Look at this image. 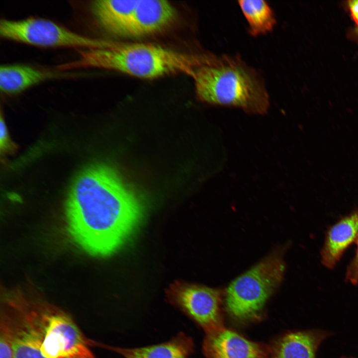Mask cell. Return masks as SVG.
<instances>
[{
  "label": "cell",
  "instance_id": "cell-1",
  "mask_svg": "<svg viewBox=\"0 0 358 358\" xmlns=\"http://www.w3.org/2000/svg\"><path fill=\"white\" fill-rule=\"evenodd\" d=\"M142 211L138 196L119 175L99 165L77 177L69 193L65 213L73 241L88 254L105 257L127 241Z\"/></svg>",
  "mask_w": 358,
  "mask_h": 358
},
{
  "label": "cell",
  "instance_id": "cell-2",
  "mask_svg": "<svg viewBox=\"0 0 358 358\" xmlns=\"http://www.w3.org/2000/svg\"><path fill=\"white\" fill-rule=\"evenodd\" d=\"M202 60V52H186L156 44L107 40L102 47L81 49L75 60L57 68L62 71L99 68L142 79L177 73L191 77Z\"/></svg>",
  "mask_w": 358,
  "mask_h": 358
},
{
  "label": "cell",
  "instance_id": "cell-3",
  "mask_svg": "<svg viewBox=\"0 0 358 358\" xmlns=\"http://www.w3.org/2000/svg\"><path fill=\"white\" fill-rule=\"evenodd\" d=\"M191 77L196 95L203 102L253 114L268 110L269 95L262 77L238 56L205 52Z\"/></svg>",
  "mask_w": 358,
  "mask_h": 358
},
{
  "label": "cell",
  "instance_id": "cell-4",
  "mask_svg": "<svg viewBox=\"0 0 358 358\" xmlns=\"http://www.w3.org/2000/svg\"><path fill=\"white\" fill-rule=\"evenodd\" d=\"M29 315L45 358H97L72 316L37 289L29 299Z\"/></svg>",
  "mask_w": 358,
  "mask_h": 358
},
{
  "label": "cell",
  "instance_id": "cell-5",
  "mask_svg": "<svg viewBox=\"0 0 358 358\" xmlns=\"http://www.w3.org/2000/svg\"><path fill=\"white\" fill-rule=\"evenodd\" d=\"M284 271L282 254L275 252L234 280L225 294V309L239 324L259 320L265 304L280 282Z\"/></svg>",
  "mask_w": 358,
  "mask_h": 358
},
{
  "label": "cell",
  "instance_id": "cell-6",
  "mask_svg": "<svg viewBox=\"0 0 358 358\" xmlns=\"http://www.w3.org/2000/svg\"><path fill=\"white\" fill-rule=\"evenodd\" d=\"M0 35L7 40L43 47L87 49L102 47L107 42L81 35L49 19L34 17L1 19Z\"/></svg>",
  "mask_w": 358,
  "mask_h": 358
},
{
  "label": "cell",
  "instance_id": "cell-7",
  "mask_svg": "<svg viewBox=\"0 0 358 358\" xmlns=\"http://www.w3.org/2000/svg\"><path fill=\"white\" fill-rule=\"evenodd\" d=\"M166 298L205 334L224 327L221 293L217 289L176 280L166 290Z\"/></svg>",
  "mask_w": 358,
  "mask_h": 358
},
{
  "label": "cell",
  "instance_id": "cell-8",
  "mask_svg": "<svg viewBox=\"0 0 358 358\" xmlns=\"http://www.w3.org/2000/svg\"><path fill=\"white\" fill-rule=\"evenodd\" d=\"M202 352L206 358H268L269 347L224 327L205 334Z\"/></svg>",
  "mask_w": 358,
  "mask_h": 358
},
{
  "label": "cell",
  "instance_id": "cell-9",
  "mask_svg": "<svg viewBox=\"0 0 358 358\" xmlns=\"http://www.w3.org/2000/svg\"><path fill=\"white\" fill-rule=\"evenodd\" d=\"M177 14L175 7L167 0H138L125 37H139L160 32L174 22Z\"/></svg>",
  "mask_w": 358,
  "mask_h": 358
},
{
  "label": "cell",
  "instance_id": "cell-10",
  "mask_svg": "<svg viewBox=\"0 0 358 358\" xmlns=\"http://www.w3.org/2000/svg\"><path fill=\"white\" fill-rule=\"evenodd\" d=\"M358 238V206L342 216L327 229L320 250L322 265L332 269Z\"/></svg>",
  "mask_w": 358,
  "mask_h": 358
},
{
  "label": "cell",
  "instance_id": "cell-11",
  "mask_svg": "<svg viewBox=\"0 0 358 358\" xmlns=\"http://www.w3.org/2000/svg\"><path fill=\"white\" fill-rule=\"evenodd\" d=\"M90 347L106 350L124 358H189L194 353L192 338L180 332L169 341L158 344L135 348L114 346L90 340Z\"/></svg>",
  "mask_w": 358,
  "mask_h": 358
},
{
  "label": "cell",
  "instance_id": "cell-12",
  "mask_svg": "<svg viewBox=\"0 0 358 358\" xmlns=\"http://www.w3.org/2000/svg\"><path fill=\"white\" fill-rule=\"evenodd\" d=\"M328 335L317 330L287 333L269 347L268 358H315L319 345Z\"/></svg>",
  "mask_w": 358,
  "mask_h": 358
},
{
  "label": "cell",
  "instance_id": "cell-13",
  "mask_svg": "<svg viewBox=\"0 0 358 358\" xmlns=\"http://www.w3.org/2000/svg\"><path fill=\"white\" fill-rule=\"evenodd\" d=\"M138 0H97L91 9L99 27L106 33L125 37Z\"/></svg>",
  "mask_w": 358,
  "mask_h": 358
},
{
  "label": "cell",
  "instance_id": "cell-14",
  "mask_svg": "<svg viewBox=\"0 0 358 358\" xmlns=\"http://www.w3.org/2000/svg\"><path fill=\"white\" fill-rule=\"evenodd\" d=\"M64 76V74L24 64H7L0 67V89L4 94L20 93L44 81Z\"/></svg>",
  "mask_w": 358,
  "mask_h": 358
},
{
  "label": "cell",
  "instance_id": "cell-15",
  "mask_svg": "<svg viewBox=\"0 0 358 358\" xmlns=\"http://www.w3.org/2000/svg\"><path fill=\"white\" fill-rule=\"evenodd\" d=\"M240 7L248 23V31L253 36L267 34L272 30L276 21L268 3L262 0H239Z\"/></svg>",
  "mask_w": 358,
  "mask_h": 358
},
{
  "label": "cell",
  "instance_id": "cell-16",
  "mask_svg": "<svg viewBox=\"0 0 358 358\" xmlns=\"http://www.w3.org/2000/svg\"><path fill=\"white\" fill-rule=\"evenodd\" d=\"M355 255L348 265L345 273V280L353 285L358 284V238L356 242Z\"/></svg>",
  "mask_w": 358,
  "mask_h": 358
},
{
  "label": "cell",
  "instance_id": "cell-17",
  "mask_svg": "<svg viewBox=\"0 0 358 358\" xmlns=\"http://www.w3.org/2000/svg\"><path fill=\"white\" fill-rule=\"evenodd\" d=\"M0 147L1 151L4 152L11 151L15 148L10 140L6 127L1 116L0 125Z\"/></svg>",
  "mask_w": 358,
  "mask_h": 358
},
{
  "label": "cell",
  "instance_id": "cell-18",
  "mask_svg": "<svg viewBox=\"0 0 358 358\" xmlns=\"http://www.w3.org/2000/svg\"><path fill=\"white\" fill-rule=\"evenodd\" d=\"M348 6L351 16L358 26V0L349 1Z\"/></svg>",
  "mask_w": 358,
  "mask_h": 358
},
{
  "label": "cell",
  "instance_id": "cell-19",
  "mask_svg": "<svg viewBox=\"0 0 358 358\" xmlns=\"http://www.w3.org/2000/svg\"></svg>",
  "mask_w": 358,
  "mask_h": 358
},
{
  "label": "cell",
  "instance_id": "cell-20",
  "mask_svg": "<svg viewBox=\"0 0 358 358\" xmlns=\"http://www.w3.org/2000/svg\"></svg>",
  "mask_w": 358,
  "mask_h": 358
}]
</instances>
